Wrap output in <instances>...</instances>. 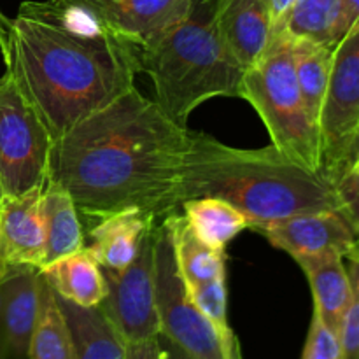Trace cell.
<instances>
[{"label": "cell", "instance_id": "39", "mask_svg": "<svg viewBox=\"0 0 359 359\" xmlns=\"http://www.w3.org/2000/svg\"><path fill=\"white\" fill-rule=\"evenodd\" d=\"M356 235H358V237H359V228H358V230H356Z\"/></svg>", "mask_w": 359, "mask_h": 359}, {"label": "cell", "instance_id": "29", "mask_svg": "<svg viewBox=\"0 0 359 359\" xmlns=\"http://www.w3.org/2000/svg\"><path fill=\"white\" fill-rule=\"evenodd\" d=\"M354 32H359V0H342L335 32V46Z\"/></svg>", "mask_w": 359, "mask_h": 359}, {"label": "cell", "instance_id": "31", "mask_svg": "<svg viewBox=\"0 0 359 359\" xmlns=\"http://www.w3.org/2000/svg\"><path fill=\"white\" fill-rule=\"evenodd\" d=\"M294 2H297V0H270V13H272L273 28H276V25L283 20L284 14L291 9V6H293Z\"/></svg>", "mask_w": 359, "mask_h": 359}, {"label": "cell", "instance_id": "3", "mask_svg": "<svg viewBox=\"0 0 359 359\" xmlns=\"http://www.w3.org/2000/svg\"><path fill=\"white\" fill-rule=\"evenodd\" d=\"M203 196L237 207L251 230L302 214L342 210L335 182L302 167L272 144L238 149L207 133L189 132L177 205Z\"/></svg>", "mask_w": 359, "mask_h": 359}, {"label": "cell", "instance_id": "14", "mask_svg": "<svg viewBox=\"0 0 359 359\" xmlns=\"http://www.w3.org/2000/svg\"><path fill=\"white\" fill-rule=\"evenodd\" d=\"M216 25L224 46L249 69L272 41L270 0H217Z\"/></svg>", "mask_w": 359, "mask_h": 359}, {"label": "cell", "instance_id": "6", "mask_svg": "<svg viewBox=\"0 0 359 359\" xmlns=\"http://www.w3.org/2000/svg\"><path fill=\"white\" fill-rule=\"evenodd\" d=\"M154 286L161 335L191 359H241L189 298L175 265L170 228L163 219L158 221L154 231Z\"/></svg>", "mask_w": 359, "mask_h": 359}, {"label": "cell", "instance_id": "33", "mask_svg": "<svg viewBox=\"0 0 359 359\" xmlns=\"http://www.w3.org/2000/svg\"><path fill=\"white\" fill-rule=\"evenodd\" d=\"M160 342H161V349H163V359H191L181 347L175 346L174 342L163 337L160 333Z\"/></svg>", "mask_w": 359, "mask_h": 359}, {"label": "cell", "instance_id": "10", "mask_svg": "<svg viewBox=\"0 0 359 359\" xmlns=\"http://www.w3.org/2000/svg\"><path fill=\"white\" fill-rule=\"evenodd\" d=\"M72 16L109 32L137 51L188 14L193 0H49Z\"/></svg>", "mask_w": 359, "mask_h": 359}, {"label": "cell", "instance_id": "4", "mask_svg": "<svg viewBox=\"0 0 359 359\" xmlns=\"http://www.w3.org/2000/svg\"><path fill=\"white\" fill-rule=\"evenodd\" d=\"M217 0H193L188 14L139 53L153 81L154 102L179 126L198 105L242 97L245 69L224 46L216 25Z\"/></svg>", "mask_w": 359, "mask_h": 359}, {"label": "cell", "instance_id": "18", "mask_svg": "<svg viewBox=\"0 0 359 359\" xmlns=\"http://www.w3.org/2000/svg\"><path fill=\"white\" fill-rule=\"evenodd\" d=\"M163 221L170 228L175 265L186 287L207 283L219 276H226L224 251L207 245L193 231L182 214L175 210V212L167 214Z\"/></svg>", "mask_w": 359, "mask_h": 359}, {"label": "cell", "instance_id": "26", "mask_svg": "<svg viewBox=\"0 0 359 359\" xmlns=\"http://www.w3.org/2000/svg\"><path fill=\"white\" fill-rule=\"evenodd\" d=\"M302 359H346L339 335L330 330L316 312L312 314Z\"/></svg>", "mask_w": 359, "mask_h": 359}, {"label": "cell", "instance_id": "1", "mask_svg": "<svg viewBox=\"0 0 359 359\" xmlns=\"http://www.w3.org/2000/svg\"><path fill=\"white\" fill-rule=\"evenodd\" d=\"M188 146L189 130L132 86L53 142L48 179L93 223L126 209L163 219L179 210Z\"/></svg>", "mask_w": 359, "mask_h": 359}, {"label": "cell", "instance_id": "17", "mask_svg": "<svg viewBox=\"0 0 359 359\" xmlns=\"http://www.w3.org/2000/svg\"><path fill=\"white\" fill-rule=\"evenodd\" d=\"M41 273L60 298L79 307H98L107 293L104 272L86 248L42 266Z\"/></svg>", "mask_w": 359, "mask_h": 359}, {"label": "cell", "instance_id": "24", "mask_svg": "<svg viewBox=\"0 0 359 359\" xmlns=\"http://www.w3.org/2000/svg\"><path fill=\"white\" fill-rule=\"evenodd\" d=\"M291 42H293L294 72H297L302 98H304L305 107H307L311 118L319 126V118H321V109L323 104H325L326 90H328L333 51L335 49L330 48V46L314 44V42L307 41Z\"/></svg>", "mask_w": 359, "mask_h": 359}, {"label": "cell", "instance_id": "12", "mask_svg": "<svg viewBox=\"0 0 359 359\" xmlns=\"http://www.w3.org/2000/svg\"><path fill=\"white\" fill-rule=\"evenodd\" d=\"M41 270L6 265L0 276V359H28L39 318Z\"/></svg>", "mask_w": 359, "mask_h": 359}, {"label": "cell", "instance_id": "21", "mask_svg": "<svg viewBox=\"0 0 359 359\" xmlns=\"http://www.w3.org/2000/svg\"><path fill=\"white\" fill-rule=\"evenodd\" d=\"M179 209H182V216L193 231L207 245L221 251H224L228 242L233 241L241 231L249 228V219L237 207L214 196L186 200Z\"/></svg>", "mask_w": 359, "mask_h": 359}, {"label": "cell", "instance_id": "27", "mask_svg": "<svg viewBox=\"0 0 359 359\" xmlns=\"http://www.w3.org/2000/svg\"><path fill=\"white\" fill-rule=\"evenodd\" d=\"M349 277L353 284V300L344 316L339 339L346 359H359V263L351 262Z\"/></svg>", "mask_w": 359, "mask_h": 359}, {"label": "cell", "instance_id": "36", "mask_svg": "<svg viewBox=\"0 0 359 359\" xmlns=\"http://www.w3.org/2000/svg\"><path fill=\"white\" fill-rule=\"evenodd\" d=\"M347 174H359V165H356V167L351 168V170L347 172ZM347 174H346V175H347Z\"/></svg>", "mask_w": 359, "mask_h": 359}, {"label": "cell", "instance_id": "13", "mask_svg": "<svg viewBox=\"0 0 359 359\" xmlns=\"http://www.w3.org/2000/svg\"><path fill=\"white\" fill-rule=\"evenodd\" d=\"M46 259L44 186L0 203V262L41 270Z\"/></svg>", "mask_w": 359, "mask_h": 359}, {"label": "cell", "instance_id": "25", "mask_svg": "<svg viewBox=\"0 0 359 359\" xmlns=\"http://www.w3.org/2000/svg\"><path fill=\"white\" fill-rule=\"evenodd\" d=\"M186 290H188L193 304L212 323L228 349L235 354H241L237 337L228 325L226 276H219L212 280H207V283L195 284V286H189Z\"/></svg>", "mask_w": 359, "mask_h": 359}, {"label": "cell", "instance_id": "19", "mask_svg": "<svg viewBox=\"0 0 359 359\" xmlns=\"http://www.w3.org/2000/svg\"><path fill=\"white\" fill-rule=\"evenodd\" d=\"M56 300L72 333L76 359H125V340L100 307H79L58 294Z\"/></svg>", "mask_w": 359, "mask_h": 359}, {"label": "cell", "instance_id": "2", "mask_svg": "<svg viewBox=\"0 0 359 359\" xmlns=\"http://www.w3.org/2000/svg\"><path fill=\"white\" fill-rule=\"evenodd\" d=\"M53 142L135 86L139 51L49 0L23 2L4 58Z\"/></svg>", "mask_w": 359, "mask_h": 359}, {"label": "cell", "instance_id": "8", "mask_svg": "<svg viewBox=\"0 0 359 359\" xmlns=\"http://www.w3.org/2000/svg\"><path fill=\"white\" fill-rule=\"evenodd\" d=\"M319 135L323 174L337 184L353 167L359 146V32L335 46Z\"/></svg>", "mask_w": 359, "mask_h": 359}, {"label": "cell", "instance_id": "35", "mask_svg": "<svg viewBox=\"0 0 359 359\" xmlns=\"http://www.w3.org/2000/svg\"><path fill=\"white\" fill-rule=\"evenodd\" d=\"M356 165H359V146H358V154H356V158H354V161H353V167H356ZM351 167V168H353ZM349 168V170H351Z\"/></svg>", "mask_w": 359, "mask_h": 359}, {"label": "cell", "instance_id": "37", "mask_svg": "<svg viewBox=\"0 0 359 359\" xmlns=\"http://www.w3.org/2000/svg\"><path fill=\"white\" fill-rule=\"evenodd\" d=\"M4 269H6V265H4V263H2V262H0V276H2Z\"/></svg>", "mask_w": 359, "mask_h": 359}, {"label": "cell", "instance_id": "16", "mask_svg": "<svg viewBox=\"0 0 359 359\" xmlns=\"http://www.w3.org/2000/svg\"><path fill=\"white\" fill-rule=\"evenodd\" d=\"M294 262L304 270L314 297V312L330 330L339 335L344 316L353 300L349 270L339 252H319L300 256Z\"/></svg>", "mask_w": 359, "mask_h": 359}, {"label": "cell", "instance_id": "23", "mask_svg": "<svg viewBox=\"0 0 359 359\" xmlns=\"http://www.w3.org/2000/svg\"><path fill=\"white\" fill-rule=\"evenodd\" d=\"M39 290L41 305L28 349V359H76L72 333L60 309L55 291L42 273L39 277Z\"/></svg>", "mask_w": 359, "mask_h": 359}, {"label": "cell", "instance_id": "38", "mask_svg": "<svg viewBox=\"0 0 359 359\" xmlns=\"http://www.w3.org/2000/svg\"><path fill=\"white\" fill-rule=\"evenodd\" d=\"M2 198H4V191H2V186H0V203H2Z\"/></svg>", "mask_w": 359, "mask_h": 359}, {"label": "cell", "instance_id": "9", "mask_svg": "<svg viewBox=\"0 0 359 359\" xmlns=\"http://www.w3.org/2000/svg\"><path fill=\"white\" fill-rule=\"evenodd\" d=\"M154 231L146 235L137 258L123 270H102L105 277L104 300L98 305L125 342L160 335V318L154 286Z\"/></svg>", "mask_w": 359, "mask_h": 359}, {"label": "cell", "instance_id": "15", "mask_svg": "<svg viewBox=\"0 0 359 359\" xmlns=\"http://www.w3.org/2000/svg\"><path fill=\"white\" fill-rule=\"evenodd\" d=\"M160 219L139 209L111 214L90 226V244H84L102 270L118 272L137 258L144 238Z\"/></svg>", "mask_w": 359, "mask_h": 359}, {"label": "cell", "instance_id": "32", "mask_svg": "<svg viewBox=\"0 0 359 359\" xmlns=\"http://www.w3.org/2000/svg\"><path fill=\"white\" fill-rule=\"evenodd\" d=\"M11 25H13V20H9V18L0 11V53H2V58H6L7 49H9Z\"/></svg>", "mask_w": 359, "mask_h": 359}, {"label": "cell", "instance_id": "22", "mask_svg": "<svg viewBox=\"0 0 359 359\" xmlns=\"http://www.w3.org/2000/svg\"><path fill=\"white\" fill-rule=\"evenodd\" d=\"M342 0H297L272 35H286L291 41H307L335 49V32Z\"/></svg>", "mask_w": 359, "mask_h": 359}, {"label": "cell", "instance_id": "5", "mask_svg": "<svg viewBox=\"0 0 359 359\" xmlns=\"http://www.w3.org/2000/svg\"><path fill=\"white\" fill-rule=\"evenodd\" d=\"M241 98L258 112L273 147L302 167L323 174L319 126L302 98L291 39L272 35L262 58L245 69Z\"/></svg>", "mask_w": 359, "mask_h": 359}, {"label": "cell", "instance_id": "30", "mask_svg": "<svg viewBox=\"0 0 359 359\" xmlns=\"http://www.w3.org/2000/svg\"><path fill=\"white\" fill-rule=\"evenodd\" d=\"M125 359H163L160 335L139 342H125Z\"/></svg>", "mask_w": 359, "mask_h": 359}, {"label": "cell", "instance_id": "28", "mask_svg": "<svg viewBox=\"0 0 359 359\" xmlns=\"http://www.w3.org/2000/svg\"><path fill=\"white\" fill-rule=\"evenodd\" d=\"M337 189L342 198V214L354 230L359 228V174H347L337 182Z\"/></svg>", "mask_w": 359, "mask_h": 359}, {"label": "cell", "instance_id": "7", "mask_svg": "<svg viewBox=\"0 0 359 359\" xmlns=\"http://www.w3.org/2000/svg\"><path fill=\"white\" fill-rule=\"evenodd\" d=\"M53 140L11 72L0 76V186L16 196L48 181Z\"/></svg>", "mask_w": 359, "mask_h": 359}, {"label": "cell", "instance_id": "11", "mask_svg": "<svg viewBox=\"0 0 359 359\" xmlns=\"http://www.w3.org/2000/svg\"><path fill=\"white\" fill-rule=\"evenodd\" d=\"M252 230L263 235L273 248L287 252L293 259L330 251L347 258L358 241L356 230L342 210L302 214Z\"/></svg>", "mask_w": 359, "mask_h": 359}, {"label": "cell", "instance_id": "34", "mask_svg": "<svg viewBox=\"0 0 359 359\" xmlns=\"http://www.w3.org/2000/svg\"><path fill=\"white\" fill-rule=\"evenodd\" d=\"M347 259H349V262L359 263V237H358L356 244H354V248L351 249V252H349V255H347Z\"/></svg>", "mask_w": 359, "mask_h": 359}, {"label": "cell", "instance_id": "20", "mask_svg": "<svg viewBox=\"0 0 359 359\" xmlns=\"http://www.w3.org/2000/svg\"><path fill=\"white\" fill-rule=\"evenodd\" d=\"M46 259L44 266L62 256L84 248L81 214L70 193L60 182L48 179L44 184Z\"/></svg>", "mask_w": 359, "mask_h": 359}]
</instances>
